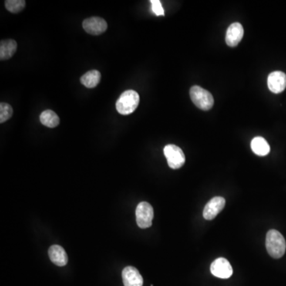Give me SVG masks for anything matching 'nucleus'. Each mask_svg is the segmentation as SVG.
Segmentation results:
<instances>
[{
  "label": "nucleus",
  "instance_id": "1",
  "mask_svg": "<svg viewBox=\"0 0 286 286\" xmlns=\"http://www.w3.org/2000/svg\"><path fill=\"white\" fill-rule=\"evenodd\" d=\"M266 247L269 254L272 257L280 258L285 253V240L282 235L277 230H269L266 239Z\"/></svg>",
  "mask_w": 286,
  "mask_h": 286
},
{
  "label": "nucleus",
  "instance_id": "2",
  "mask_svg": "<svg viewBox=\"0 0 286 286\" xmlns=\"http://www.w3.org/2000/svg\"><path fill=\"white\" fill-rule=\"evenodd\" d=\"M139 95L134 90L122 92L116 101V110L121 115H127L133 113L139 105Z\"/></svg>",
  "mask_w": 286,
  "mask_h": 286
},
{
  "label": "nucleus",
  "instance_id": "3",
  "mask_svg": "<svg viewBox=\"0 0 286 286\" xmlns=\"http://www.w3.org/2000/svg\"><path fill=\"white\" fill-rule=\"evenodd\" d=\"M190 97L193 103L203 111L210 110L214 105L213 95L209 91L197 85L191 88Z\"/></svg>",
  "mask_w": 286,
  "mask_h": 286
},
{
  "label": "nucleus",
  "instance_id": "4",
  "mask_svg": "<svg viewBox=\"0 0 286 286\" xmlns=\"http://www.w3.org/2000/svg\"><path fill=\"white\" fill-rule=\"evenodd\" d=\"M164 154L167 159L168 165L171 169H180L186 162L185 153L176 145L169 144L165 146Z\"/></svg>",
  "mask_w": 286,
  "mask_h": 286
},
{
  "label": "nucleus",
  "instance_id": "5",
  "mask_svg": "<svg viewBox=\"0 0 286 286\" xmlns=\"http://www.w3.org/2000/svg\"><path fill=\"white\" fill-rule=\"evenodd\" d=\"M153 209L147 202H141L136 207V222L140 228L151 227Z\"/></svg>",
  "mask_w": 286,
  "mask_h": 286
},
{
  "label": "nucleus",
  "instance_id": "6",
  "mask_svg": "<svg viewBox=\"0 0 286 286\" xmlns=\"http://www.w3.org/2000/svg\"><path fill=\"white\" fill-rule=\"evenodd\" d=\"M211 273L219 278L227 279L233 274V269L226 258L219 257L211 265Z\"/></svg>",
  "mask_w": 286,
  "mask_h": 286
},
{
  "label": "nucleus",
  "instance_id": "7",
  "mask_svg": "<svg viewBox=\"0 0 286 286\" xmlns=\"http://www.w3.org/2000/svg\"><path fill=\"white\" fill-rule=\"evenodd\" d=\"M83 28L89 35H99L107 31L108 23L100 17H92L84 20Z\"/></svg>",
  "mask_w": 286,
  "mask_h": 286
},
{
  "label": "nucleus",
  "instance_id": "8",
  "mask_svg": "<svg viewBox=\"0 0 286 286\" xmlns=\"http://www.w3.org/2000/svg\"><path fill=\"white\" fill-rule=\"evenodd\" d=\"M225 199L221 196H216L206 204L203 209V218L207 220H212L225 207Z\"/></svg>",
  "mask_w": 286,
  "mask_h": 286
},
{
  "label": "nucleus",
  "instance_id": "9",
  "mask_svg": "<svg viewBox=\"0 0 286 286\" xmlns=\"http://www.w3.org/2000/svg\"><path fill=\"white\" fill-rule=\"evenodd\" d=\"M268 88L273 93L282 92L286 88V74L281 71H275L269 75Z\"/></svg>",
  "mask_w": 286,
  "mask_h": 286
},
{
  "label": "nucleus",
  "instance_id": "10",
  "mask_svg": "<svg viewBox=\"0 0 286 286\" xmlns=\"http://www.w3.org/2000/svg\"><path fill=\"white\" fill-rule=\"evenodd\" d=\"M244 35L243 25L240 22H234L227 29L226 33V43L230 47L239 45Z\"/></svg>",
  "mask_w": 286,
  "mask_h": 286
},
{
  "label": "nucleus",
  "instance_id": "11",
  "mask_svg": "<svg viewBox=\"0 0 286 286\" xmlns=\"http://www.w3.org/2000/svg\"><path fill=\"white\" fill-rule=\"evenodd\" d=\"M122 277L124 286L143 285V277L135 267H127L123 269Z\"/></svg>",
  "mask_w": 286,
  "mask_h": 286
},
{
  "label": "nucleus",
  "instance_id": "12",
  "mask_svg": "<svg viewBox=\"0 0 286 286\" xmlns=\"http://www.w3.org/2000/svg\"><path fill=\"white\" fill-rule=\"evenodd\" d=\"M49 256L51 262L58 267H64L68 263V255L63 247L53 245L49 249Z\"/></svg>",
  "mask_w": 286,
  "mask_h": 286
},
{
  "label": "nucleus",
  "instance_id": "13",
  "mask_svg": "<svg viewBox=\"0 0 286 286\" xmlns=\"http://www.w3.org/2000/svg\"><path fill=\"white\" fill-rule=\"evenodd\" d=\"M17 50V42L15 40H4L0 43V59L1 61L10 59Z\"/></svg>",
  "mask_w": 286,
  "mask_h": 286
},
{
  "label": "nucleus",
  "instance_id": "14",
  "mask_svg": "<svg viewBox=\"0 0 286 286\" xmlns=\"http://www.w3.org/2000/svg\"><path fill=\"white\" fill-rule=\"evenodd\" d=\"M252 150L258 156H266L270 151V147L268 142L263 137H255L251 141Z\"/></svg>",
  "mask_w": 286,
  "mask_h": 286
},
{
  "label": "nucleus",
  "instance_id": "15",
  "mask_svg": "<svg viewBox=\"0 0 286 286\" xmlns=\"http://www.w3.org/2000/svg\"><path fill=\"white\" fill-rule=\"evenodd\" d=\"M101 74L99 71L91 70L81 76V83L86 88H93L97 86L100 82Z\"/></svg>",
  "mask_w": 286,
  "mask_h": 286
},
{
  "label": "nucleus",
  "instance_id": "16",
  "mask_svg": "<svg viewBox=\"0 0 286 286\" xmlns=\"http://www.w3.org/2000/svg\"><path fill=\"white\" fill-rule=\"evenodd\" d=\"M40 121L44 126L49 128L56 127L60 123L58 115L51 110L44 111L40 115Z\"/></svg>",
  "mask_w": 286,
  "mask_h": 286
},
{
  "label": "nucleus",
  "instance_id": "17",
  "mask_svg": "<svg viewBox=\"0 0 286 286\" xmlns=\"http://www.w3.org/2000/svg\"><path fill=\"white\" fill-rule=\"evenodd\" d=\"M5 7L10 12L18 14L23 11L25 7V1L24 0H7L5 1Z\"/></svg>",
  "mask_w": 286,
  "mask_h": 286
},
{
  "label": "nucleus",
  "instance_id": "18",
  "mask_svg": "<svg viewBox=\"0 0 286 286\" xmlns=\"http://www.w3.org/2000/svg\"><path fill=\"white\" fill-rule=\"evenodd\" d=\"M13 115L12 107L8 103H0V122L4 123L11 119Z\"/></svg>",
  "mask_w": 286,
  "mask_h": 286
},
{
  "label": "nucleus",
  "instance_id": "19",
  "mask_svg": "<svg viewBox=\"0 0 286 286\" xmlns=\"http://www.w3.org/2000/svg\"><path fill=\"white\" fill-rule=\"evenodd\" d=\"M150 3H151L152 5V11L155 15H158V16L164 15V9L162 8L161 1H159V0H151Z\"/></svg>",
  "mask_w": 286,
  "mask_h": 286
}]
</instances>
